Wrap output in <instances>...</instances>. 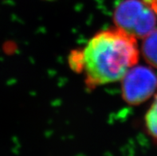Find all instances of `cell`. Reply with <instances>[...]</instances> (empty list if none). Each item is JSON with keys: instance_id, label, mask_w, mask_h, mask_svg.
Wrapping results in <instances>:
<instances>
[{"instance_id": "6da1fadb", "label": "cell", "mask_w": 157, "mask_h": 156, "mask_svg": "<svg viewBox=\"0 0 157 156\" xmlns=\"http://www.w3.org/2000/svg\"><path fill=\"white\" fill-rule=\"evenodd\" d=\"M81 70L90 88L121 81L137 65V38L115 26L102 30L89 41L81 53Z\"/></svg>"}, {"instance_id": "7a4b0ae2", "label": "cell", "mask_w": 157, "mask_h": 156, "mask_svg": "<svg viewBox=\"0 0 157 156\" xmlns=\"http://www.w3.org/2000/svg\"><path fill=\"white\" fill-rule=\"evenodd\" d=\"M116 26L136 38H144L156 28V15L144 0H123L115 8Z\"/></svg>"}, {"instance_id": "3957f363", "label": "cell", "mask_w": 157, "mask_h": 156, "mask_svg": "<svg viewBox=\"0 0 157 156\" xmlns=\"http://www.w3.org/2000/svg\"><path fill=\"white\" fill-rule=\"evenodd\" d=\"M121 81L122 97L132 106L141 105L157 91L156 73L147 66L136 65L129 69Z\"/></svg>"}, {"instance_id": "277c9868", "label": "cell", "mask_w": 157, "mask_h": 156, "mask_svg": "<svg viewBox=\"0 0 157 156\" xmlns=\"http://www.w3.org/2000/svg\"><path fill=\"white\" fill-rule=\"evenodd\" d=\"M141 53L147 63L157 69V28L144 38Z\"/></svg>"}, {"instance_id": "5b68a950", "label": "cell", "mask_w": 157, "mask_h": 156, "mask_svg": "<svg viewBox=\"0 0 157 156\" xmlns=\"http://www.w3.org/2000/svg\"><path fill=\"white\" fill-rule=\"evenodd\" d=\"M144 124L147 134L157 144V91L154 95L153 102L145 115Z\"/></svg>"}, {"instance_id": "8992f818", "label": "cell", "mask_w": 157, "mask_h": 156, "mask_svg": "<svg viewBox=\"0 0 157 156\" xmlns=\"http://www.w3.org/2000/svg\"><path fill=\"white\" fill-rule=\"evenodd\" d=\"M151 8L155 15L157 16V0H144Z\"/></svg>"}]
</instances>
